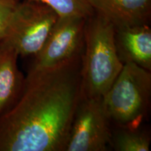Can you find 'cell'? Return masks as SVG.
<instances>
[{
    "instance_id": "obj_1",
    "label": "cell",
    "mask_w": 151,
    "mask_h": 151,
    "mask_svg": "<svg viewBox=\"0 0 151 151\" xmlns=\"http://www.w3.org/2000/svg\"><path fill=\"white\" fill-rule=\"evenodd\" d=\"M82 54L29 69L20 99L0 117V151H65L81 97Z\"/></svg>"
},
{
    "instance_id": "obj_2",
    "label": "cell",
    "mask_w": 151,
    "mask_h": 151,
    "mask_svg": "<svg viewBox=\"0 0 151 151\" xmlns=\"http://www.w3.org/2000/svg\"><path fill=\"white\" fill-rule=\"evenodd\" d=\"M114 35V27L99 14L94 13L86 19L81 71L82 97H102L122 70Z\"/></svg>"
},
{
    "instance_id": "obj_3",
    "label": "cell",
    "mask_w": 151,
    "mask_h": 151,
    "mask_svg": "<svg viewBox=\"0 0 151 151\" xmlns=\"http://www.w3.org/2000/svg\"><path fill=\"white\" fill-rule=\"evenodd\" d=\"M151 99V71L133 63L124 64L102 97L112 127H138L148 119Z\"/></svg>"
},
{
    "instance_id": "obj_4",
    "label": "cell",
    "mask_w": 151,
    "mask_h": 151,
    "mask_svg": "<svg viewBox=\"0 0 151 151\" xmlns=\"http://www.w3.org/2000/svg\"><path fill=\"white\" fill-rule=\"evenodd\" d=\"M58 18L55 11L45 4L20 1L1 39L10 43L19 56L32 58L42 48Z\"/></svg>"
},
{
    "instance_id": "obj_5",
    "label": "cell",
    "mask_w": 151,
    "mask_h": 151,
    "mask_svg": "<svg viewBox=\"0 0 151 151\" xmlns=\"http://www.w3.org/2000/svg\"><path fill=\"white\" fill-rule=\"evenodd\" d=\"M111 129L102 97L81 96L71 122L65 151L110 150Z\"/></svg>"
},
{
    "instance_id": "obj_6",
    "label": "cell",
    "mask_w": 151,
    "mask_h": 151,
    "mask_svg": "<svg viewBox=\"0 0 151 151\" xmlns=\"http://www.w3.org/2000/svg\"><path fill=\"white\" fill-rule=\"evenodd\" d=\"M86 19L59 17L42 48L32 58L30 70L54 67L83 51Z\"/></svg>"
},
{
    "instance_id": "obj_7",
    "label": "cell",
    "mask_w": 151,
    "mask_h": 151,
    "mask_svg": "<svg viewBox=\"0 0 151 151\" xmlns=\"http://www.w3.org/2000/svg\"><path fill=\"white\" fill-rule=\"evenodd\" d=\"M94 13L116 29L150 24L151 0H89Z\"/></svg>"
},
{
    "instance_id": "obj_8",
    "label": "cell",
    "mask_w": 151,
    "mask_h": 151,
    "mask_svg": "<svg viewBox=\"0 0 151 151\" xmlns=\"http://www.w3.org/2000/svg\"><path fill=\"white\" fill-rule=\"evenodd\" d=\"M18 57L10 43L0 40V117L14 108L23 92L25 76L18 67Z\"/></svg>"
},
{
    "instance_id": "obj_9",
    "label": "cell",
    "mask_w": 151,
    "mask_h": 151,
    "mask_svg": "<svg viewBox=\"0 0 151 151\" xmlns=\"http://www.w3.org/2000/svg\"><path fill=\"white\" fill-rule=\"evenodd\" d=\"M114 43L122 64L133 63L151 71L150 24L115 29Z\"/></svg>"
},
{
    "instance_id": "obj_10",
    "label": "cell",
    "mask_w": 151,
    "mask_h": 151,
    "mask_svg": "<svg viewBox=\"0 0 151 151\" xmlns=\"http://www.w3.org/2000/svg\"><path fill=\"white\" fill-rule=\"evenodd\" d=\"M150 130L144 124L138 127H112L110 150L115 151H149Z\"/></svg>"
},
{
    "instance_id": "obj_11",
    "label": "cell",
    "mask_w": 151,
    "mask_h": 151,
    "mask_svg": "<svg viewBox=\"0 0 151 151\" xmlns=\"http://www.w3.org/2000/svg\"><path fill=\"white\" fill-rule=\"evenodd\" d=\"M48 5L59 17H81L88 18L94 14L89 0H34Z\"/></svg>"
},
{
    "instance_id": "obj_12",
    "label": "cell",
    "mask_w": 151,
    "mask_h": 151,
    "mask_svg": "<svg viewBox=\"0 0 151 151\" xmlns=\"http://www.w3.org/2000/svg\"><path fill=\"white\" fill-rule=\"evenodd\" d=\"M20 0H0V40L4 37L10 20Z\"/></svg>"
}]
</instances>
